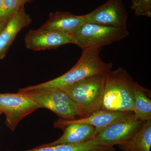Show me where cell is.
Masks as SVG:
<instances>
[{"mask_svg": "<svg viewBox=\"0 0 151 151\" xmlns=\"http://www.w3.org/2000/svg\"><path fill=\"white\" fill-rule=\"evenodd\" d=\"M102 48L82 50L79 60L72 68L64 74L45 83L19 89L26 92L34 89L48 88H60L91 76L107 73L113 70L112 63L104 62L100 57Z\"/></svg>", "mask_w": 151, "mask_h": 151, "instance_id": "obj_1", "label": "cell"}, {"mask_svg": "<svg viewBox=\"0 0 151 151\" xmlns=\"http://www.w3.org/2000/svg\"><path fill=\"white\" fill-rule=\"evenodd\" d=\"M133 78L120 67L106 73L101 110L134 112V85Z\"/></svg>", "mask_w": 151, "mask_h": 151, "instance_id": "obj_2", "label": "cell"}, {"mask_svg": "<svg viewBox=\"0 0 151 151\" xmlns=\"http://www.w3.org/2000/svg\"><path fill=\"white\" fill-rule=\"evenodd\" d=\"M106 73L88 76L62 88L78 107L81 118L101 110Z\"/></svg>", "mask_w": 151, "mask_h": 151, "instance_id": "obj_3", "label": "cell"}, {"mask_svg": "<svg viewBox=\"0 0 151 151\" xmlns=\"http://www.w3.org/2000/svg\"><path fill=\"white\" fill-rule=\"evenodd\" d=\"M23 92L34 100L40 108L49 109L60 119L73 120L81 118L76 104L60 88H44Z\"/></svg>", "mask_w": 151, "mask_h": 151, "instance_id": "obj_4", "label": "cell"}, {"mask_svg": "<svg viewBox=\"0 0 151 151\" xmlns=\"http://www.w3.org/2000/svg\"><path fill=\"white\" fill-rule=\"evenodd\" d=\"M129 35L127 28H118L86 22L71 36L73 44L83 50L102 48L124 39Z\"/></svg>", "mask_w": 151, "mask_h": 151, "instance_id": "obj_5", "label": "cell"}, {"mask_svg": "<svg viewBox=\"0 0 151 151\" xmlns=\"http://www.w3.org/2000/svg\"><path fill=\"white\" fill-rule=\"evenodd\" d=\"M40 108L24 92L0 94V114H5V124L14 132L24 118Z\"/></svg>", "mask_w": 151, "mask_h": 151, "instance_id": "obj_6", "label": "cell"}, {"mask_svg": "<svg viewBox=\"0 0 151 151\" xmlns=\"http://www.w3.org/2000/svg\"><path fill=\"white\" fill-rule=\"evenodd\" d=\"M84 16L86 23L127 28L128 13L123 0H108Z\"/></svg>", "mask_w": 151, "mask_h": 151, "instance_id": "obj_7", "label": "cell"}, {"mask_svg": "<svg viewBox=\"0 0 151 151\" xmlns=\"http://www.w3.org/2000/svg\"><path fill=\"white\" fill-rule=\"evenodd\" d=\"M144 122L134 116L110 125L97 134L93 139L101 145H119L131 139L140 129Z\"/></svg>", "mask_w": 151, "mask_h": 151, "instance_id": "obj_8", "label": "cell"}, {"mask_svg": "<svg viewBox=\"0 0 151 151\" xmlns=\"http://www.w3.org/2000/svg\"><path fill=\"white\" fill-rule=\"evenodd\" d=\"M134 116V112H120L100 110L85 118L73 120L59 119L54 124L55 128L63 129L69 124L73 123H83L95 127L96 135L106 128L115 123L122 122Z\"/></svg>", "mask_w": 151, "mask_h": 151, "instance_id": "obj_9", "label": "cell"}, {"mask_svg": "<svg viewBox=\"0 0 151 151\" xmlns=\"http://www.w3.org/2000/svg\"><path fill=\"white\" fill-rule=\"evenodd\" d=\"M27 48L35 51L55 49L68 44H73L72 36L63 33L42 29L30 30L26 35Z\"/></svg>", "mask_w": 151, "mask_h": 151, "instance_id": "obj_10", "label": "cell"}, {"mask_svg": "<svg viewBox=\"0 0 151 151\" xmlns=\"http://www.w3.org/2000/svg\"><path fill=\"white\" fill-rule=\"evenodd\" d=\"M32 22L31 18L22 5L9 21L0 33V60L6 54L17 35L23 29L28 27Z\"/></svg>", "mask_w": 151, "mask_h": 151, "instance_id": "obj_11", "label": "cell"}, {"mask_svg": "<svg viewBox=\"0 0 151 151\" xmlns=\"http://www.w3.org/2000/svg\"><path fill=\"white\" fill-rule=\"evenodd\" d=\"M86 23L84 15H75L68 12H57L50 14L48 20L40 28L71 35Z\"/></svg>", "mask_w": 151, "mask_h": 151, "instance_id": "obj_12", "label": "cell"}, {"mask_svg": "<svg viewBox=\"0 0 151 151\" xmlns=\"http://www.w3.org/2000/svg\"><path fill=\"white\" fill-rule=\"evenodd\" d=\"M62 136L56 141L39 147H46L61 145H71L84 142L90 140L96 136L95 127L83 123H73L64 128Z\"/></svg>", "mask_w": 151, "mask_h": 151, "instance_id": "obj_13", "label": "cell"}, {"mask_svg": "<svg viewBox=\"0 0 151 151\" xmlns=\"http://www.w3.org/2000/svg\"><path fill=\"white\" fill-rule=\"evenodd\" d=\"M119 145L125 151H151V119L144 122L131 139Z\"/></svg>", "mask_w": 151, "mask_h": 151, "instance_id": "obj_14", "label": "cell"}, {"mask_svg": "<svg viewBox=\"0 0 151 151\" xmlns=\"http://www.w3.org/2000/svg\"><path fill=\"white\" fill-rule=\"evenodd\" d=\"M149 89L137 82L134 85V117L145 122L151 119V100Z\"/></svg>", "mask_w": 151, "mask_h": 151, "instance_id": "obj_15", "label": "cell"}, {"mask_svg": "<svg viewBox=\"0 0 151 151\" xmlns=\"http://www.w3.org/2000/svg\"><path fill=\"white\" fill-rule=\"evenodd\" d=\"M21 6L19 0H4L0 6V23H8Z\"/></svg>", "mask_w": 151, "mask_h": 151, "instance_id": "obj_16", "label": "cell"}, {"mask_svg": "<svg viewBox=\"0 0 151 151\" xmlns=\"http://www.w3.org/2000/svg\"><path fill=\"white\" fill-rule=\"evenodd\" d=\"M131 9L137 16L151 17V0H132Z\"/></svg>", "mask_w": 151, "mask_h": 151, "instance_id": "obj_17", "label": "cell"}, {"mask_svg": "<svg viewBox=\"0 0 151 151\" xmlns=\"http://www.w3.org/2000/svg\"><path fill=\"white\" fill-rule=\"evenodd\" d=\"M7 23L5 22H2L0 23V33L2 31V30L4 29V28L5 27Z\"/></svg>", "mask_w": 151, "mask_h": 151, "instance_id": "obj_18", "label": "cell"}, {"mask_svg": "<svg viewBox=\"0 0 151 151\" xmlns=\"http://www.w3.org/2000/svg\"><path fill=\"white\" fill-rule=\"evenodd\" d=\"M33 0H19V2L22 5H24L26 3L32 1Z\"/></svg>", "mask_w": 151, "mask_h": 151, "instance_id": "obj_19", "label": "cell"}, {"mask_svg": "<svg viewBox=\"0 0 151 151\" xmlns=\"http://www.w3.org/2000/svg\"><path fill=\"white\" fill-rule=\"evenodd\" d=\"M4 1V0H0V6H1V4H2Z\"/></svg>", "mask_w": 151, "mask_h": 151, "instance_id": "obj_20", "label": "cell"}]
</instances>
